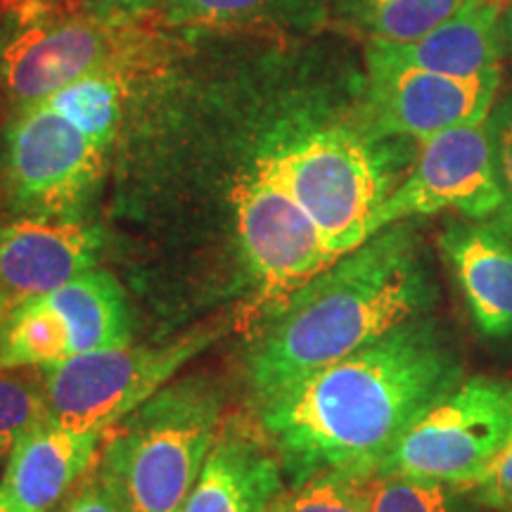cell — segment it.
<instances>
[{
	"label": "cell",
	"mask_w": 512,
	"mask_h": 512,
	"mask_svg": "<svg viewBox=\"0 0 512 512\" xmlns=\"http://www.w3.org/2000/svg\"><path fill=\"white\" fill-rule=\"evenodd\" d=\"M505 34L510 38V46H512V3L508 8V15H505Z\"/></svg>",
	"instance_id": "28"
},
{
	"label": "cell",
	"mask_w": 512,
	"mask_h": 512,
	"mask_svg": "<svg viewBox=\"0 0 512 512\" xmlns=\"http://www.w3.org/2000/svg\"><path fill=\"white\" fill-rule=\"evenodd\" d=\"M228 323L197 328L157 347H114L74 356L43 370L53 422L107 432L150 401L178 370L214 344Z\"/></svg>",
	"instance_id": "9"
},
{
	"label": "cell",
	"mask_w": 512,
	"mask_h": 512,
	"mask_svg": "<svg viewBox=\"0 0 512 512\" xmlns=\"http://www.w3.org/2000/svg\"><path fill=\"white\" fill-rule=\"evenodd\" d=\"M498 83L501 76L456 79L366 53L361 119L380 138L425 140L489 119Z\"/></svg>",
	"instance_id": "11"
},
{
	"label": "cell",
	"mask_w": 512,
	"mask_h": 512,
	"mask_svg": "<svg viewBox=\"0 0 512 512\" xmlns=\"http://www.w3.org/2000/svg\"><path fill=\"white\" fill-rule=\"evenodd\" d=\"M105 245L83 219L17 216L0 223V294L10 306L41 297L98 266Z\"/></svg>",
	"instance_id": "12"
},
{
	"label": "cell",
	"mask_w": 512,
	"mask_h": 512,
	"mask_svg": "<svg viewBox=\"0 0 512 512\" xmlns=\"http://www.w3.org/2000/svg\"><path fill=\"white\" fill-rule=\"evenodd\" d=\"M290 117L283 114L266 126L226 192L242 259L256 285V306H264L266 316L337 261L275 169V147Z\"/></svg>",
	"instance_id": "7"
},
{
	"label": "cell",
	"mask_w": 512,
	"mask_h": 512,
	"mask_svg": "<svg viewBox=\"0 0 512 512\" xmlns=\"http://www.w3.org/2000/svg\"><path fill=\"white\" fill-rule=\"evenodd\" d=\"M434 285L406 221L375 233L268 316L249 349L256 401L271 399L430 309Z\"/></svg>",
	"instance_id": "2"
},
{
	"label": "cell",
	"mask_w": 512,
	"mask_h": 512,
	"mask_svg": "<svg viewBox=\"0 0 512 512\" xmlns=\"http://www.w3.org/2000/svg\"><path fill=\"white\" fill-rule=\"evenodd\" d=\"M81 8L110 22H150L159 17V5L162 0H76Z\"/></svg>",
	"instance_id": "26"
},
{
	"label": "cell",
	"mask_w": 512,
	"mask_h": 512,
	"mask_svg": "<svg viewBox=\"0 0 512 512\" xmlns=\"http://www.w3.org/2000/svg\"><path fill=\"white\" fill-rule=\"evenodd\" d=\"M512 441V380L470 377L427 408L380 472L475 489Z\"/></svg>",
	"instance_id": "8"
},
{
	"label": "cell",
	"mask_w": 512,
	"mask_h": 512,
	"mask_svg": "<svg viewBox=\"0 0 512 512\" xmlns=\"http://www.w3.org/2000/svg\"><path fill=\"white\" fill-rule=\"evenodd\" d=\"M283 491L278 456L230 427L216 437L181 512H271Z\"/></svg>",
	"instance_id": "16"
},
{
	"label": "cell",
	"mask_w": 512,
	"mask_h": 512,
	"mask_svg": "<svg viewBox=\"0 0 512 512\" xmlns=\"http://www.w3.org/2000/svg\"><path fill=\"white\" fill-rule=\"evenodd\" d=\"M53 420L43 380L0 370V458H8L24 434Z\"/></svg>",
	"instance_id": "22"
},
{
	"label": "cell",
	"mask_w": 512,
	"mask_h": 512,
	"mask_svg": "<svg viewBox=\"0 0 512 512\" xmlns=\"http://www.w3.org/2000/svg\"><path fill=\"white\" fill-rule=\"evenodd\" d=\"M159 29L150 22H110L76 0L10 3L0 19V107L12 114L91 74L133 67Z\"/></svg>",
	"instance_id": "6"
},
{
	"label": "cell",
	"mask_w": 512,
	"mask_h": 512,
	"mask_svg": "<svg viewBox=\"0 0 512 512\" xmlns=\"http://www.w3.org/2000/svg\"><path fill=\"white\" fill-rule=\"evenodd\" d=\"M53 512H124V505L107 477L98 472L91 482L83 484L72 498L62 501Z\"/></svg>",
	"instance_id": "25"
},
{
	"label": "cell",
	"mask_w": 512,
	"mask_h": 512,
	"mask_svg": "<svg viewBox=\"0 0 512 512\" xmlns=\"http://www.w3.org/2000/svg\"><path fill=\"white\" fill-rule=\"evenodd\" d=\"M370 477L318 472L275 498L271 512H370Z\"/></svg>",
	"instance_id": "21"
},
{
	"label": "cell",
	"mask_w": 512,
	"mask_h": 512,
	"mask_svg": "<svg viewBox=\"0 0 512 512\" xmlns=\"http://www.w3.org/2000/svg\"><path fill=\"white\" fill-rule=\"evenodd\" d=\"M482 335L512 337V223L456 221L439 240Z\"/></svg>",
	"instance_id": "15"
},
{
	"label": "cell",
	"mask_w": 512,
	"mask_h": 512,
	"mask_svg": "<svg viewBox=\"0 0 512 512\" xmlns=\"http://www.w3.org/2000/svg\"><path fill=\"white\" fill-rule=\"evenodd\" d=\"M0 512H12V510L8 508V505H5V501H3V498H0Z\"/></svg>",
	"instance_id": "30"
},
{
	"label": "cell",
	"mask_w": 512,
	"mask_h": 512,
	"mask_svg": "<svg viewBox=\"0 0 512 512\" xmlns=\"http://www.w3.org/2000/svg\"><path fill=\"white\" fill-rule=\"evenodd\" d=\"M472 489L392 472L370 477V512H479Z\"/></svg>",
	"instance_id": "20"
},
{
	"label": "cell",
	"mask_w": 512,
	"mask_h": 512,
	"mask_svg": "<svg viewBox=\"0 0 512 512\" xmlns=\"http://www.w3.org/2000/svg\"><path fill=\"white\" fill-rule=\"evenodd\" d=\"M294 0H162L159 19L176 29L285 27Z\"/></svg>",
	"instance_id": "19"
},
{
	"label": "cell",
	"mask_w": 512,
	"mask_h": 512,
	"mask_svg": "<svg viewBox=\"0 0 512 512\" xmlns=\"http://www.w3.org/2000/svg\"><path fill=\"white\" fill-rule=\"evenodd\" d=\"M136 67L91 74L8 114L0 136V195L12 209L81 219L124 131Z\"/></svg>",
	"instance_id": "3"
},
{
	"label": "cell",
	"mask_w": 512,
	"mask_h": 512,
	"mask_svg": "<svg viewBox=\"0 0 512 512\" xmlns=\"http://www.w3.org/2000/svg\"><path fill=\"white\" fill-rule=\"evenodd\" d=\"M363 124L316 121L297 112L275 147L280 181L337 259L375 235V216L392 192L389 152Z\"/></svg>",
	"instance_id": "4"
},
{
	"label": "cell",
	"mask_w": 512,
	"mask_h": 512,
	"mask_svg": "<svg viewBox=\"0 0 512 512\" xmlns=\"http://www.w3.org/2000/svg\"><path fill=\"white\" fill-rule=\"evenodd\" d=\"M221 411L214 382L185 377L121 420L100 472L124 512H181L219 437Z\"/></svg>",
	"instance_id": "5"
},
{
	"label": "cell",
	"mask_w": 512,
	"mask_h": 512,
	"mask_svg": "<svg viewBox=\"0 0 512 512\" xmlns=\"http://www.w3.org/2000/svg\"><path fill=\"white\" fill-rule=\"evenodd\" d=\"M10 3H15V5H55V3H62V0H10Z\"/></svg>",
	"instance_id": "27"
},
{
	"label": "cell",
	"mask_w": 512,
	"mask_h": 512,
	"mask_svg": "<svg viewBox=\"0 0 512 512\" xmlns=\"http://www.w3.org/2000/svg\"><path fill=\"white\" fill-rule=\"evenodd\" d=\"M491 138H494L496 152V169L501 178L505 204L498 216L512 223V107L505 105L501 112L491 119Z\"/></svg>",
	"instance_id": "24"
},
{
	"label": "cell",
	"mask_w": 512,
	"mask_h": 512,
	"mask_svg": "<svg viewBox=\"0 0 512 512\" xmlns=\"http://www.w3.org/2000/svg\"><path fill=\"white\" fill-rule=\"evenodd\" d=\"M38 299L62 325L72 358L131 344V313L110 273L93 268Z\"/></svg>",
	"instance_id": "17"
},
{
	"label": "cell",
	"mask_w": 512,
	"mask_h": 512,
	"mask_svg": "<svg viewBox=\"0 0 512 512\" xmlns=\"http://www.w3.org/2000/svg\"><path fill=\"white\" fill-rule=\"evenodd\" d=\"M100 430L46 422L12 448L0 477V498L12 512H53L100 453Z\"/></svg>",
	"instance_id": "14"
},
{
	"label": "cell",
	"mask_w": 512,
	"mask_h": 512,
	"mask_svg": "<svg viewBox=\"0 0 512 512\" xmlns=\"http://www.w3.org/2000/svg\"><path fill=\"white\" fill-rule=\"evenodd\" d=\"M465 0H332L337 22L370 43H413L437 29Z\"/></svg>",
	"instance_id": "18"
},
{
	"label": "cell",
	"mask_w": 512,
	"mask_h": 512,
	"mask_svg": "<svg viewBox=\"0 0 512 512\" xmlns=\"http://www.w3.org/2000/svg\"><path fill=\"white\" fill-rule=\"evenodd\" d=\"M510 0H465L446 22L413 43H368L366 53L456 79L501 76Z\"/></svg>",
	"instance_id": "13"
},
{
	"label": "cell",
	"mask_w": 512,
	"mask_h": 512,
	"mask_svg": "<svg viewBox=\"0 0 512 512\" xmlns=\"http://www.w3.org/2000/svg\"><path fill=\"white\" fill-rule=\"evenodd\" d=\"M472 494L486 510L512 512V441L503 448L494 465L486 470L482 482L472 489Z\"/></svg>",
	"instance_id": "23"
},
{
	"label": "cell",
	"mask_w": 512,
	"mask_h": 512,
	"mask_svg": "<svg viewBox=\"0 0 512 512\" xmlns=\"http://www.w3.org/2000/svg\"><path fill=\"white\" fill-rule=\"evenodd\" d=\"M8 309H10V302L3 297V294H0V320H3V316L8 313Z\"/></svg>",
	"instance_id": "29"
},
{
	"label": "cell",
	"mask_w": 512,
	"mask_h": 512,
	"mask_svg": "<svg viewBox=\"0 0 512 512\" xmlns=\"http://www.w3.org/2000/svg\"><path fill=\"white\" fill-rule=\"evenodd\" d=\"M505 195L496 169L489 119L420 140V152L403 181L377 209L375 233L394 223L453 209L470 221L503 211Z\"/></svg>",
	"instance_id": "10"
},
{
	"label": "cell",
	"mask_w": 512,
	"mask_h": 512,
	"mask_svg": "<svg viewBox=\"0 0 512 512\" xmlns=\"http://www.w3.org/2000/svg\"><path fill=\"white\" fill-rule=\"evenodd\" d=\"M460 377L456 349L432 318L418 316L261 401V427L292 484L318 472L375 475Z\"/></svg>",
	"instance_id": "1"
}]
</instances>
